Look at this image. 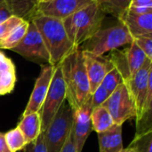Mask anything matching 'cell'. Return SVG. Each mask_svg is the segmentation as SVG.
I'll return each instance as SVG.
<instances>
[{
	"label": "cell",
	"instance_id": "6",
	"mask_svg": "<svg viewBox=\"0 0 152 152\" xmlns=\"http://www.w3.org/2000/svg\"><path fill=\"white\" fill-rule=\"evenodd\" d=\"M66 100V87L60 63L54 66L47 94L39 111L41 132H45L54 118L58 110Z\"/></svg>",
	"mask_w": 152,
	"mask_h": 152
},
{
	"label": "cell",
	"instance_id": "19",
	"mask_svg": "<svg viewBox=\"0 0 152 152\" xmlns=\"http://www.w3.org/2000/svg\"><path fill=\"white\" fill-rule=\"evenodd\" d=\"M91 122L93 131H95L97 134L106 132L115 125L110 112L102 105L93 108Z\"/></svg>",
	"mask_w": 152,
	"mask_h": 152
},
{
	"label": "cell",
	"instance_id": "12",
	"mask_svg": "<svg viewBox=\"0 0 152 152\" xmlns=\"http://www.w3.org/2000/svg\"><path fill=\"white\" fill-rule=\"evenodd\" d=\"M54 66L51 64H42L39 75L36 80L33 91L30 94L28 104L23 111L22 116L39 112L48 92L50 82L53 77Z\"/></svg>",
	"mask_w": 152,
	"mask_h": 152
},
{
	"label": "cell",
	"instance_id": "11",
	"mask_svg": "<svg viewBox=\"0 0 152 152\" xmlns=\"http://www.w3.org/2000/svg\"><path fill=\"white\" fill-rule=\"evenodd\" d=\"M93 110L92 96L90 95L85 103L74 111L73 141L76 152H82L86 142L93 131L91 114Z\"/></svg>",
	"mask_w": 152,
	"mask_h": 152
},
{
	"label": "cell",
	"instance_id": "5",
	"mask_svg": "<svg viewBox=\"0 0 152 152\" xmlns=\"http://www.w3.org/2000/svg\"><path fill=\"white\" fill-rule=\"evenodd\" d=\"M74 125V110L65 100L54 118L44 132L48 152H60L66 142Z\"/></svg>",
	"mask_w": 152,
	"mask_h": 152
},
{
	"label": "cell",
	"instance_id": "28",
	"mask_svg": "<svg viewBox=\"0 0 152 152\" xmlns=\"http://www.w3.org/2000/svg\"><path fill=\"white\" fill-rule=\"evenodd\" d=\"M92 96V105L93 108L98 107L102 105L105 101L109 98L110 94L109 93L105 90V88L102 86H99L97 89L91 94Z\"/></svg>",
	"mask_w": 152,
	"mask_h": 152
},
{
	"label": "cell",
	"instance_id": "34",
	"mask_svg": "<svg viewBox=\"0 0 152 152\" xmlns=\"http://www.w3.org/2000/svg\"><path fill=\"white\" fill-rule=\"evenodd\" d=\"M120 152H135L132 148H129V147H127V148H123L122 149V151Z\"/></svg>",
	"mask_w": 152,
	"mask_h": 152
},
{
	"label": "cell",
	"instance_id": "26",
	"mask_svg": "<svg viewBox=\"0 0 152 152\" xmlns=\"http://www.w3.org/2000/svg\"><path fill=\"white\" fill-rule=\"evenodd\" d=\"M133 42L145 53L146 57L152 61V35H143L133 37Z\"/></svg>",
	"mask_w": 152,
	"mask_h": 152
},
{
	"label": "cell",
	"instance_id": "18",
	"mask_svg": "<svg viewBox=\"0 0 152 152\" xmlns=\"http://www.w3.org/2000/svg\"><path fill=\"white\" fill-rule=\"evenodd\" d=\"M12 14L22 20H29L37 12V0H5Z\"/></svg>",
	"mask_w": 152,
	"mask_h": 152
},
{
	"label": "cell",
	"instance_id": "25",
	"mask_svg": "<svg viewBox=\"0 0 152 152\" xmlns=\"http://www.w3.org/2000/svg\"><path fill=\"white\" fill-rule=\"evenodd\" d=\"M122 83H124L123 78L120 73L118 72V70L114 67L111 70H110L106 74L101 86H102L110 95L115 91V89Z\"/></svg>",
	"mask_w": 152,
	"mask_h": 152
},
{
	"label": "cell",
	"instance_id": "30",
	"mask_svg": "<svg viewBox=\"0 0 152 152\" xmlns=\"http://www.w3.org/2000/svg\"><path fill=\"white\" fill-rule=\"evenodd\" d=\"M60 152H76V148H75V144L73 141V128Z\"/></svg>",
	"mask_w": 152,
	"mask_h": 152
},
{
	"label": "cell",
	"instance_id": "27",
	"mask_svg": "<svg viewBox=\"0 0 152 152\" xmlns=\"http://www.w3.org/2000/svg\"><path fill=\"white\" fill-rule=\"evenodd\" d=\"M22 20H23L22 19L17 16L12 15L10 18L5 20L2 23H0V42L3 41L10 34V32L16 26H18Z\"/></svg>",
	"mask_w": 152,
	"mask_h": 152
},
{
	"label": "cell",
	"instance_id": "9",
	"mask_svg": "<svg viewBox=\"0 0 152 152\" xmlns=\"http://www.w3.org/2000/svg\"><path fill=\"white\" fill-rule=\"evenodd\" d=\"M11 51L21 55L28 61L41 65L50 64L49 53L38 30L31 20H28V27L25 36Z\"/></svg>",
	"mask_w": 152,
	"mask_h": 152
},
{
	"label": "cell",
	"instance_id": "33",
	"mask_svg": "<svg viewBox=\"0 0 152 152\" xmlns=\"http://www.w3.org/2000/svg\"><path fill=\"white\" fill-rule=\"evenodd\" d=\"M0 152H12L6 144L4 134L1 132H0Z\"/></svg>",
	"mask_w": 152,
	"mask_h": 152
},
{
	"label": "cell",
	"instance_id": "1",
	"mask_svg": "<svg viewBox=\"0 0 152 152\" xmlns=\"http://www.w3.org/2000/svg\"><path fill=\"white\" fill-rule=\"evenodd\" d=\"M66 87V101L75 111L91 95L85 65L84 53L79 46L60 62Z\"/></svg>",
	"mask_w": 152,
	"mask_h": 152
},
{
	"label": "cell",
	"instance_id": "3",
	"mask_svg": "<svg viewBox=\"0 0 152 152\" xmlns=\"http://www.w3.org/2000/svg\"><path fill=\"white\" fill-rule=\"evenodd\" d=\"M105 16L106 13L94 1L63 19L62 22L70 41L80 46L102 28Z\"/></svg>",
	"mask_w": 152,
	"mask_h": 152
},
{
	"label": "cell",
	"instance_id": "24",
	"mask_svg": "<svg viewBox=\"0 0 152 152\" xmlns=\"http://www.w3.org/2000/svg\"><path fill=\"white\" fill-rule=\"evenodd\" d=\"M128 147L135 152H152V130L135 135Z\"/></svg>",
	"mask_w": 152,
	"mask_h": 152
},
{
	"label": "cell",
	"instance_id": "4",
	"mask_svg": "<svg viewBox=\"0 0 152 152\" xmlns=\"http://www.w3.org/2000/svg\"><path fill=\"white\" fill-rule=\"evenodd\" d=\"M133 42V37L126 26L118 20V23L108 28H101L89 39L84 42L79 47L95 56H102L119 47L129 45Z\"/></svg>",
	"mask_w": 152,
	"mask_h": 152
},
{
	"label": "cell",
	"instance_id": "15",
	"mask_svg": "<svg viewBox=\"0 0 152 152\" xmlns=\"http://www.w3.org/2000/svg\"><path fill=\"white\" fill-rule=\"evenodd\" d=\"M118 20L126 26L133 37L152 35V12L136 13L127 9Z\"/></svg>",
	"mask_w": 152,
	"mask_h": 152
},
{
	"label": "cell",
	"instance_id": "23",
	"mask_svg": "<svg viewBox=\"0 0 152 152\" xmlns=\"http://www.w3.org/2000/svg\"><path fill=\"white\" fill-rule=\"evenodd\" d=\"M4 138L8 148L12 152L21 151L28 145L26 138L18 126L5 133Z\"/></svg>",
	"mask_w": 152,
	"mask_h": 152
},
{
	"label": "cell",
	"instance_id": "16",
	"mask_svg": "<svg viewBox=\"0 0 152 152\" xmlns=\"http://www.w3.org/2000/svg\"><path fill=\"white\" fill-rule=\"evenodd\" d=\"M99 152H120L123 146L122 126L114 125L106 132L97 134Z\"/></svg>",
	"mask_w": 152,
	"mask_h": 152
},
{
	"label": "cell",
	"instance_id": "7",
	"mask_svg": "<svg viewBox=\"0 0 152 152\" xmlns=\"http://www.w3.org/2000/svg\"><path fill=\"white\" fill-rule=\"evenodd\" d=\"M111 115L114 124H123L136 117V110L132 95L125 83L120 84L102 105Z\"/></svg>",
	"mask_w": 152,
	"mask_h": 152
},
{
	"label": "cell",
	"instance_id": "21",
	"mask_svg": "<svg viewBox=\"0 0 152 152\" xmlns=\"http://www.w3.org/2000/svg\"><path fill=\"white\" fill-rule=\"evenodd\" d=\"M28 27V20H23L18 26H16L10 32V34L3 41L0 42V49L12 50L13 47H15L25 36Z\"/></svg>",
	"mask_w": 152,
	"mask_h": 152
},
{
	"label": "cell",
	"instance_id": "10",
	"mask_svg": "<svg viewBox=\"0 0 152 152\" xmlns=\"http://www.w3.org/2000/svg\"><path fill=\"white\" fill-rule=\"evenodd\" d=\"M134 102L137 118L144 107L149 87L152 86V61L147 59L133 77L125 83Z\"/></svg>",
	"mask_w": 152,
	"mask_h": 152
},
{
	"label": "cell",
	"instance_id": "35",
	"mask_svg": "<svg viewBox=\"0 0 152 152\" xmlns=\"http://www.w3.org/2000/svg\"><path fill=\"white\" fill-rule=\"evenodd\" d=\"M48 1H50V0H37V3H38V4H39L46 3V2H48Z\"/></svg>",
	"mask_w": 152,
	"mask_h": 152
},
{
	"label": "cell",
	"instance_id": "22",
	"mask_svg": "<svg viewBox=\"0 0 152 152\" xmlns=\"http://www.w3.org/2000/svg\"><path fill=\"white\" fill-rule=\"evenodd\" d=\"M98 6L107 14L110 13L118 18L130 5L131 0H94Z\"/></svg>",
	"mask_w": 152,
	"mask_h": 152
},
{
	"label": "cell",
	"instance_id": "13",
	"mask_svg": "<svg viewBox=\"0 0 152 152\" xmlns=\"http://www.w3.org/2000/svg\"><path fill=\"white\" fill-rule=\"evenodd\" d=\"M83 51V50H82ZM85 65L92 94L102 84L106 74L111 70L114 66L109 56H95L87 52H84Z\"/></svg>",
	"mask_w": 152,
	"mask_h": 152
},
{
	"label": "cell",
	"instance_id": "29",
	"mask_svg": "<svg viewBox=\"0 0 152 152\" xmlns=\"http://www.w3.org/2000/svg\"><path fill=\"white\" fill-rule=\"evenodd\" d=\"M24 151L26 152H48L44 139V132H41L33 142L28 144L24 148Z\"/></svg>",
	"mask_w": 152,
	"mask_h": 152
},
{
	"label": "cell",
	"instance_id": "8",
	"mask_svg": "<svg viewBox=\"0 0 152 152\" xmlns=\"http://www.w3.org/2000/svg\"><path fill=\"white\" fill-rule=\"evenodd\" d=\"M109 58L120 73L124 83L128 82L148 59L134 42L129 44L125 50L116 49L110 52Z\"/></svg>",
	"mask_w": 152,
	"mask_h": 152
},
{
	"label": "cell",
	"instance_id": "2",
	"mask_svg": "<svg viewBox=\"0 0 152 152\" xmlns=\"http://www.w3.org/2000/svg\"><path fill=\"white\" fill-rule=\"evenodd\" d=\"M49 53L50 64L56 66L76 47L69 38L62 20L37 12L31 19Z\"/></svg>",
	"mask_w": 152,
	"mask_h": 152
},
{
	"label": "cell",
	"instance_id": "20",
	"mask_svg": "<svg viewBox=\"0 0 152 152\" xmlns=\"http://www.w3.org/2000/svg\"><path fill=\"white\" fill-rule=\"evenodd\" d=\"M136 119L135 135L152 130V86L149 87L144 107Z\"/></svg>",
	"mask_w": 152,
	"mask_h": 152
},
{
	"label": "cell",
	"instance_id": "36",
	"mask_svg": "<svg viewBox=\"0 0 152 152\" xmlns=\"http://www.w3.org/2000/svg\"><path fill=\"white\" fill-rule=\"evenodd\" d=\"M4 3H5V0H0V4H2Z\"/></svg>",
	"mask_w": 152,
	"mask_h": 152
},
{
	"label": "cell",
	"instance_id": "17",
	"mask_svg": "<svg viewBox=\"0 0 152 152\" xmlns=\"http://www.w3.org/2000/svg\"><path fill=\"white\" fill-rule=\"evenodd\" d=\"M17 126L20 128L24 137L26 138L27 143L29 144L33 142L41 134L40 113L34 112L22 116Z\"/></svg>",
	"mask_w": 152,
	"mask_h": 152
},
{
	"label": "cell",
	"instance_id": "31",
	"mask_svg": "<svg viewBox=\"0 0 152 152\" xmlns=\"http://www.w3.org/2000/svg\"><path fill=\"white\" fill-rule=\"evenodd\" d=\"M129 7L152 8V0H131Z\"/></svg>",
	"mask_w": 152,
	"mask_h": 152
},
{
	"label": "cell",
	"instance_id": "14",
	"mask_svg": "<svg viewBox=\"0 0 152 152\" xmlns=\"http://www.w3.org/2000/svg\"><path fill=\"white\" fill-rule=\"evenodd\" d=\"M94 1V0H50L46 3L39 4L37 12L63 20Z\"/></svg>",
	"mask_w": 152,
	"mask_h": 152
},
{
	"label": "cell",
	"instance_id": "32",
	"mask_svg": "<svg viewBox=\"0 0 152 152\" xmlns=\"http://www.w3.org/2000/svg\"><path fill=\"white\" fill-rule=\"evenodd\" d=\"M12 15V14L11 11L9 10L6 3H4V4H0V23L4 21L8 18H10Z\"/></svg>",
	"mask_w": 152,
	"mask_h": 152
}]
</instances>
